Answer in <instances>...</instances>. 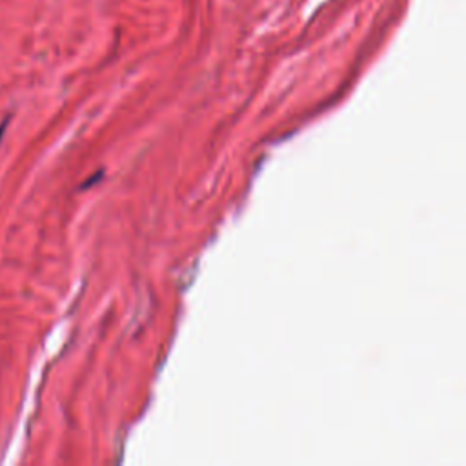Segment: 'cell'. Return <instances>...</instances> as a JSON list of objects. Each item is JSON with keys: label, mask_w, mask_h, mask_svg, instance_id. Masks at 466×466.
Here are the masks:
<instances>
[{"label": "cell", "mask_w": 466, "mask_h": 466, "mask_svg": "<svg viewBox=\"0 0 466 466\" xmlns=\"http://www.w3.org/2000/svg\"><path fill=\"white\" fill-rule=\"evenodd\" d=\"M3 133H5V126H0V137H3Z\"/></svg>", "instance_id": "cell-1"}]
</instances>
